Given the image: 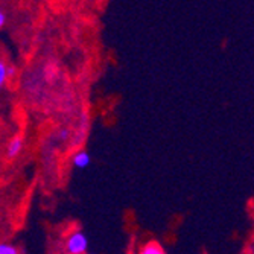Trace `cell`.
<instances>
[{"mask_svg": "<svg viewBox=\"0 0 254 254\" xmlns=\"http://www.w3.org/2000/svg\"><path fill=\"white\" fill-rule=\"evenodd\" d=\"M88 247V241L82 232H73L67 239L65 248L68 254H85Z\"/></svg>", "mask_w": 254, "mask_h": 254, "instance_id": "1", "label": "cell"}, {"mask_svg": "<svg viewBox=\"0 0 254 254\" xmlns=\"http://www.w3.org/2000/svg\"><path fill=\"white\" fill-rule=\"evenodd\" d=\"M23 148H25V138L21 135H15L14 138H11V142L6 146V158H15L21 154Z\"/></svg>", "mask_w": 254, "mask_h": 254, "instance_id": "2", "label": "cell"}, {"mask_svg": "<svg viewBox=\"0 0 254 254\" xmlns=\"http://www.w3.org/2000/svg\"><path fill=\"white\" fill-rule=\"evenodd\" d=\"M72 163L78 169H85L91 163V155L87 151H78L72 158Z\"/></svg>", "mask_w": 254, "mask_h": 254, "instance_id": "3", "label": "cell"}, {"mask_svg": "<svg viewBox=\"0 0 254 254\" xmlns=\"http://www.w3.org/2000/svg\"><path fill=\"white\" fill-rule=\"evenodd\" d=\"M138 254H166V251L163 250V247H161L158 242L149 241V242H146V244L140 248Z\"/></svg>", "mask_w": 254, "mask_h": 254, "instance_id": "4", "label": "cell"}, {"mask_svg": "<svg viewBox=\"0 0 254 254\" xmlns=\"http://www.w3.org/2000/svg\"><path fill=\"white\" fill-rule=\"evenodd\" d=\"M0 254H18V250L8 242H0Z\"/></svg>", "mask_w": 254, "mask_h": 254, "instance_id": "5", "label": "cell"}, {"mask_svg": "<svg viewBox=\"0 0 254 254\" xmlns=\"http://www.w3.org/2000/svg\"><path fill=\"white\" fill-rule=\"evenodd\" d=\"M9 76H8V72H6V64L2 60H0V88L5 85V82H6Z\"/></svg>", "mask_w": 254, "mask_h": 254, "instance_id": "6", "label": "cell"}, {"mask_svg": "<svg viewBox=\"0 0 254 254\" xmlns=\"http://www.w3.org/2000/svg\"><path fill=\"white\" fill-rule=\"evenodd\" d=\"M5 23H6V15L2 9H0V29L5 26Z\"/></svg>", "mask_w": 254, "mask_h": 254, "instance_id": "7", "label": "cell"}]
</instances>
